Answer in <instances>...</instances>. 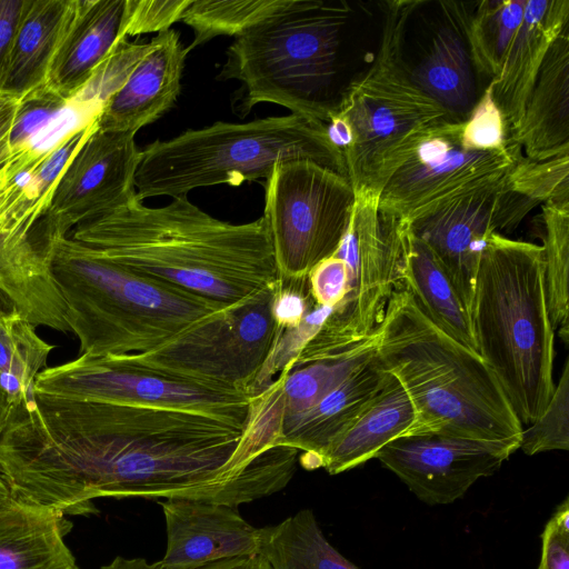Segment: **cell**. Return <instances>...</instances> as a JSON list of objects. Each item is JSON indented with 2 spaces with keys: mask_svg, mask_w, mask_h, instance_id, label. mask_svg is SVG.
Returning a JSON list of instances; mask_svg holds the SVG:
<instances>
[{
  "mask_svg": "<svg viewBox=\"0 0 569 569\" xmlns=\"http://www.w3.org/2000/svg\"><path fill=\"white\" fill-rule=\"evenodd\" d=\"M244 427L202 412L31 391L0 432V475L21 503L89 513L96 498L238 507L290 482L298 450L276 445L229 470Z\"/></svg>",
  "mask_w": 569,
  "mask_h": 569,
  "instance_id": "cell-1",
  "label": "cell"
},
{
  "mask_svg": "<svg viewBox=\"0 0 569 569\" xmlns=\"http://www.w3.org/2000/svg\"><path fill=\"white\" fill-rule=\"evenodd\" d=\"M69 237L137 274L227 307L278 283L263 217L230 223L187 196L150 208L136 194L127 204L78 224Z\"/></svg>",
  "mask_w": 569,
  "mask_h": 569,
  "instance_id": "cell-2",
  "label": "cell"
},
{
  "mask_svg": "<svg viewBox=\"0 0 569 569\" xmlns=\"http://www.w3.org/2000/svg\"><path fill=\"white\" fill-rule=\"evenodd\" d=\"M378 331L377 358L403 386L415 421L406 436L445 435L520 445L522 425L480 355L432 323L396 288Z\"/></svg>",
  "mask_w": 569,
  "mask_h": 569,
  "instance_id": "cell-3",
  "label": "cell"
},
{
  "mask_svg": "<svg viewBox=\"0 0 569 569\" xmlns=\"http://www.w3.org/2000/svg\"><path fill=\"white\" fill-rule=\"evenodd\" d=\"M470 316L478 353L521 425H531L555 390L542 246L492 233L479 259Z\"/></svg>",
  "mask_w": 569,
  "mask_h": 569,
  "instance_id": "cell-4",
  "label": "cell"
},
{
  "mask_svg": "<svg viewBox=\"0 0 569 569\" xmlns=\"http://www.w3.org/2000/svg\"><path fill=\"white\" fill-rule=\"evenodd\" d=\"M52 271L80 356L146 352L227 307L137 274L69 236L53 240Z\"/></svg>",
  "mask_w": 569,
  "mask_h": 569,
  "instance_id": "cell-5",
  "label": "cell"
},
{
  "mask_svg": "<svg viewBox=\"0 0 569 569\" xmlns=\"http://www.w3.org/2000/svg\"><path fill=\"white\" fill-rule=\"evenodd\" d=\"M310 160L348 179L342 152L328 123L297 114L244 123L217 121L156 140L142 150L134 177L137 198L184 197L216 184L267 179L276 164Z\"/></svg>",
  "mask_w": 569,
  "mask_h": 569,
  "instance_id": "cell-6",
  "label": "cell"
},
{
  "mask_svg": "<svg viewBox=\"0 0 569 569\" xmlns=\"http://www.w3.org/2000/svg\"><path fill=\"white\" fill-rule=\"evenodd\" d=\"M351 13L345 1L296 0L236 37L217 79L241 83L237 110L246 116L270 102L329 123L337 112L329 93Z\"/></svg>",
  "mask_w": 569,
  "mask_h": 569,
  "instance_id": "cell-7",
  "label": "cell"
},
{
  "mask_svg": "<svg viewBox=\"0 0 569 569\" xmlns=\"http://www.w3.org/2000/svg\"><path fill=\"white\" fill-rule=\"evenodd\" d=\"M421 1H389L373 63L341 93L337 112L352 130L345 153L355 196L380 197L432 126L455 120L413 81L405 60L406 26Z\"/></svg>",
  "mask_w": 569,
  "mask_h": 569,
  "instance_id": "cell-8",
  "label": "cell"
},
{
  "mask_svg": "<svg viewBox=\"0 0 569 569\" xmlns=\"http://www.w3.org/2000/svg\"><path fill=\"white\" fill-rule=\"evenodd\" d=\"M276 286L208 315L149 351L108 357L178 380L250 395L281 335L273 316Z\"/></svg>",
  "mask_w": 569,
  "mask_h": 569,
  "instance_id": "cell-9",
  "label": "cell"
},
{
  "mask_svg": "<svg viewBox=\"0 0 569 569\" xmlns=\"http://www.w3.org/2000/svg\"><path fill=\"white\" fill-rule=\"evenodd\" d=\"M264 212L278 281L307 279L345 237L355 191L347 178L310 160L283 161L266 179Z\"/></svg>",
  "mask_w": 569,
  "mask_h": 569,
  "instance_id": "cell-10",
  "label": "cell"
},
{
  "mask_svg": "<svg viewBox=\"0 0 569 569\" xmlns=\"http://www.w3.org/2000/svg\"><path fill=\"white\" fill-rule=\"evenodd\" d=\"M463 121L446 120L428 129L382 189L381 214L411 224L460 199L507 183L523 158L521 146L511 141L500 150L466 149Z\"/></svg>",
  "mask_w": 569,
  "mask_h": 569,
  "instance_id": "cell-11",
  "label": "cell"
},
{
  "mask_svg": "<svg viewBox=\"0 0 569 569\" xmlns=\"http://www.w3.org/2000/svg\"><path fill=\"white\" fill-rule=\"evenodd\" d=\"M33 392L79 401L128 403L207 413L246 427L252 397L178 380L123 365L112 357L79 356L38 373Z\"/></svg>",
  "mask_w": 569,
  "mask_h": 569,
  "instance_id": "cell-12",
  "label": "cell"
},
{
  "mask_svg": "<svg viewBox=\"0 0 569 569\" xmlns=\"http://www.w3.org/2000/svg\"><path fill=\"white\" fill-rule=\"evenodd\" d=\"M133 133L93 128L63 169L40 222L52 239L78 224L127 204L136 197L142 150Z\"/></svg>",
  "mask_w": 569,
  "mask_h": 569,
  "instance_id": "cell-13",
  "label": "cell"
},
{
  "mask_svg": "<svg viewBox=\"0 0 569 569\" xmlns=\"http://www.w3.org/2000/svg\"><path fill=\"white\" fill-rule=\"evenodd\" d=\"M355 198L347 231L335 253L348 264L349 292L328 320L345 335L363 337L379 327L398 282L406 223L381 214L378 198Z\"/></svg>",
  "mask_w": 569,
  "mask_h": 569,
  "instance_id": "cell-14",
  "label": "cell"
},
{
  "mask_svg": "<svg viewBox=\"0 0 569 569\" xmlns=\"http://www.w3.org/2000/svg\"><path fill=\"white\" fill-rule=\"evenodd\" d=\"M519 446L430 433L399 437L376 458L421 501L448 505L495 473Z\"/></svg>",
  "mask_w": 569,
  "mask_h": 569,
  "instance_id": "cell-15",
  "label": "cell"
},
{
  "mask_svg": "<svg viewBox=\"0 0 569 569\" xmlns=\"http://www.w3.org/2000/svg\"><path fill=\"white\" fill-rule=\"evenodd\" d=\"M537 204L508 190L506 183L460 199L410 228L435 252L470 311L487 240L495 232H512Z\"/></svg>",
  "mask_w": 569,
  "mask_h": 569,
  "instance_id": "cell-16",
  "label": "cell"
},
{
  "mask_svg": "<svg viewBox=\"0 0 569 569\" xmlns=\"http://www.w3.org/2000/svg\"><path fill=\"white\" fill-rule=\"evenodd\" d=\"M167 532L164 569H196L224 559L259 555L260 528L236 507L194 499L159 502Z\"/></svg>",
  "mask_w": 569,
  "mask_h": 569,
  "instance_id": "cell-17",
  "label": "cell"
},
{
  "mask_svg": "<svg viewBox=\"0 0 569 569\" xmlns=\"http://www.w3.org/2000/svg\"><path fill=\"white\" fill-rule=\"evenodd\" d=\"M150 42L148 52L102 102L94 116L98 129L136 134L176 103L187 48L173 29L158 33Z\"/></svg>",
  "mask_w": 569,
  "mask_h": 569,
  "instance_id": "cell-18",
  "label": "cell"
},
{
  "mask_svg": "<svg viewBox=\"0 0 569 569\" xmlns=\"http://www.w3.org/2000/svg\"><path fill=\"white\" fill-rule=\"evenodd\" d=\"M388 377L376 357L312 407L280 416L276 445L302 450L307 469L322 467L332 443L373 399Z\"/></svg>",
  "mask_w": 569,
  "mask_h": 569,
  "instance_id": "cell-19",
  "label": "cell"
},
{
  "mask_svg": "<svg viewBox=\"0 0 569 569\" xmlns=\"http://www.w3.org/2000/svg\"><path fill=\"white\" fill-rule=\"evenodd\" d=\"M126 0H77L72 21L52 60L46 87L71 103L126 41Z\"/></svg>",
  "mask_w": 569,
  "mask_h": 569,
  "instance_id": "cell-20",
  "label": "cell"
},
{
  "mask_svg": "<svg viewBox=\"0 0 569 569\" xmlns=\"http://www.w3.org/2000/svg\"><path fill=\"white\" fill-rule=\"evenodd\" d=\"M567 24L568 0H527L522 21L507 49L501 70L490 80L493 100L510 139L520 126L542 61Z\"/></svg>",
  "mask_w": 569,
  "mask_h": 569,
  "instance_id": "cell-21",
  "label": "cell"
},
{
  "mask_svg": "<svg viewBox=\"0 0 569 569\" xmlns=\"http://www.w3.org/2000/svg\"><path fill=\"white\" fill-rule=\"evenodd\" d=\"M52 243L40 234L0 229V289L36 327L69 332L67 307L52 271Z\"/></svg>",
  "mask_w": 569,
  "mask_h": 569,
  "instance_id": "cell-22",
  "label": "cell"
},
{
  "mask_svg": "<svg viewBox=\"0 0 569 569\" xmlns=\"http://www.w3.org/2000/svg\"><path fill=\"white\" fill-rule=\"evenodd\" d=\"M511 140L529 160L569 154V24L549 48Z\"/></svg>",
  "mask_w": 569,
  "mask_h": 569,
  "instance_id": "cell-23",
  "label": "cell"
},
{
  "mask_svg": "<svg viewBox=\"0 0 569 569\" xmlns=\"http://www.w3.org/2000/svg\"><path fill=\"white\" fill-rule=\"evenodd\" d=\"M446 24L411 69L417 86L443 107L455 120H466L475 106L476 88L465 27L470 13L461 2H440Z\"/></svg>",
  "mask_w": 569,
  "mask_h": 569,
  "instance_id": "cell-24",
  "label": "cell"
},
{
  "mask_svg": "<svg viewBox=\"0 0 569 569\" xmlns=\"http://www.w3.org/2000/svg\"><path fill=\"white\" fill-rule=\"evenodd\" d=\"M77 0H26L12 40L1 94L22 99L46 84L72 21Z\"/></svg>",
  "mask_w": 569,
  "mask_h": 569,
  "instance_id": "cell-25",
  "label": "cell"
},
{
  "mask_svg": "<svg viewBox=\"0 0 569 569\" xmlns=\"http://www.w3.org/2000/svg\"><path fill=\"white\" fill-rule=\"evenodd\" d=\"M397 284L411 293L432 323L478 352L469 310L435 252L408 223L402 231Z\"/></svg>",
  "mask_w": 569,
  "mask_h": 569,
  "instance_id": "cell-26",
  "label": "cell"
},
{
  "mask_svg": "<svg viewBox=\"0 0 569 569\" xmlns=\"http://www.w3.org/2000/svg\"><path fill=\"white\" fill-rule=\"evenodd\" d=\"M413 421L415 411L407 391L388 372L378 393L329 448L322 467L330 475L353 469L376 458L392 440L406 436Z\"/></svg>",
  "mask_w": 569,
  "mask_h": 569,
  "instance_id": "cell-27",
  "label": "cell"
},
{
  "mask_svg": "<svg viewBox=\"0 0 569 569\" xmlns=\"http://www.w3.org/2000/svg\"><path fill=\"white\" fill-rule=\"evenodd\" d=\"M63 515L17 502L0 511V569H71Z\"/></svg>",
  "mask_w": 569,
  "mask_h": 569,
  "instance_id": "cell-28",
  "label": "cell"
},
{
  "mask_svg": "<svg viewBox=\"0 0 569 569\" xmlns=\"http://www.w3.org/2000/svg\"><path fill=\"white\" fill-rule=\"evenodd\" d=\"M271 569H359L323 536L310 509L260 528V551Z\"/></svg>",
  "mask_w": 569,
  "mask_h": 569,
  "instance_id": "cell-29",
  "label": "cell"
},
{
  "mask_svg": "<svg viewBox=\"0 0 569 569\" xmlns=\"http://www.w3.org/2000/svg\"><path fill=\"white\" fill-rule=\"evenodd\" d=\"M54 348L21 313L0 320V388L10 410L33 390Z\"/></svg>",
  "mask_w": 569,
  "mask_h": 569,
  "instance_id": "cell-30",
  "label": "cell"
},
{
  "mask_svg": "<svg viewBox=\"0 0 569 569\" xmlns=\"http://www.w3.org/2000/svg\"><path fill=\"white\" fill-rule=\"evenodd\" d=\"M527 0H486L478 3L465 27L472 67L495 79L523 17Z\"/></svg>",
  "mask_w": 569,
  "mask_h": 569,
  "instance_id": "cell-31",
  "label": "cell"
},
{
  "mask_svg": "<svg viewBox=\"0 0 569 569\" xmlns=\"http://www.w3.org/2000/svg\"><path fill=\"white\" fill-rule=\"evenodd\" d=\"M296 0H191L180 21L193 31L187 51L220 36L238 37L293 6Z\"/></svg>",
  "mask_w": 569,
  "mask_h": 569,
  "instance_id": "cell-32",
  "label": "cell"
},
{
  "mask_svg": "<svg viewBox=\"0 0 569 569\" xmlns=\"http://www.w3.org/2000/svg\"><path fill=\"white\" fill-rule=\"evenodd\" d=\"M542 219L546 303L553 329H559V336L567 345L569 340V204L543 203Z\"/></svg>",
  "mask_w": 569,
  "mask_h": 569,
  "instance_id": "cell-33",
  "label": "cell"
},
{
  "mask_svg": "<svg viewBox=\"0 0 569 569\" xmlns=\"http://www.w3.org/2000/svg\"><path fill=\"white\" fill-rule=\"evenodd\" d=\"M507 188L538 204H569V154L542 161L523 157L509 174Z\"/></svg>",
  "mask_w": 569,
  "mask_h": 569,
  "instance_id": "cell-34",
  "label": "cell"
},
{
  "mask_svg": "<svg viewBox=\"0 0 569 569\" xmlns=\"http://www.w3.org/2000/svg\"><path fill=\"white\" fill-rule=\"evenodd\" d=\"M533 456L551 450L569 449V361L566 360L558 385L542 413L522 429L520 446Z\"/></svg>",
  "mask_w": 569,
  "mask_h": 569,
  "instance_id": "cell-35",
  "label": "cell"
},
{
  "mask_svg": "<svg viewBox=\"0 0 569 569\" xmlns=\"http://www.w3.org/2000/svg\"><path fill=\"white\" fill-rule=\"evenodd\" d=\"M69 104L46 86L20 99L10 136L12 153L36 146L33 143L36 137L51 124Z\"/></svg>",
  "mask_w": 569,
  "mask_h": 569,
  "instance_id": "cell-36",
  "label": "cell"
},
{
  "mask_svg": "<svg viewBox=\"0 0 569 569\" xmlns=\"http://www.w3.org/2000/svg\"><path fill=\"white\" fill-rule=\"evenodd\" d=\"M511 141L506 121L493 100L492 84L489 82L463 121L462 147L472 150H500L507 148Z\"/></svg>",
  "mask_w": 569,
  "mask_h": 569,
  "instance_id": "cell-37",
  "label": "cell"
},
{
  "mask_svg": "<svg viewBox=\"0 0 569 569\" xmlns=\"http://www.w3.org/2000/svg\"><path fill=\"white\" fill-rule=\"evenodd\" d=\"M191 0H126L121 26L123 39L163 32L180 21Z\"/></svg>",
  "mask_w": 569,
  "mask_h": 569,
  "instance_id": "cell-38",
  "label": "cell"
},
{
  "mask_svg": "<svg viewBox=\"0 0 569 569\" xmlns=\"http://www.w3.org/2000/svg\"><path fill=\"white\" fill-rule=\"evenodd\" d=\"M350 273L347 262L333 254L319 262L308 274L309 288L315 303L336 309L349 292Z\"/></svg>",
  "mask_w": 569,
  "mask_h": 569,
  "instance_id": "cell-39",
  "label": "cell"
},
{
  "mask_svg": "<svg viewBox=\"0 0 569 569\" xmlns=\"http://www.w3.org/2000/svg\"><path fill=\"white\" fill-rule=\"evenodd\" d=\"M316 306L308 278L278 281L274 289L273 316L281 331L297 328Z\"/></svg>",
  "mask_w": 569,
  "mask_h": 569,
  "instance_id": "cell-40",
  "label": "cell"
},
{
  "mask_svg": "<svg viewBox=\"0 0 569 569\" xmlns=\"http://www.w3.org/2000/svg\"><path fill=\"white\" fill-rule=\"evenodd\" d=\"M538 569H569V500L566 498L547 522L541 535Z\"/></svg>",
  "mask_w": 569,
  "mask_h": 569,
  "instance_id": "cell-41",
  "label": "cell"
},
{
  "mask_svg": "<svg viewBox=\"0 0 569 569\" xmlns=\"http://www.w3.org/2000/svg\"><path fill=\"white\" fill-rule=\"evenodd\" d=\"M100 569H164L160 561L148 562L143 558L117 556ZM196 569H271L261 555L214 561Z\"/></svg>",
  "mask_w": 569,
  "mask_h": 569,
  "instance_id": "cell-42",
  "label": "cell"
},
{
  "mask_svg": "<svg viewBox=\"0 0 569 569\" xmlns=\"http://www.w3.org/2000/svg\"><path fill=\"white\" fill-rule=\"evenodd\" d=\"M26 0H0V94L6 77L12 40Z\"/></svg>",
  "mask_w": 569,
  "mask_h": 569,
  "instance_id": "cell-43",
  "label": "cell"
},
{
  "mask_svg": "<svg viewBox=\"0 0 569 569\" xmlns=\"http://www.w3.org/2000/svg\"><path fill=\"white\" fill-rule=\"evenodd\" d=\"M20 100L0 94V174L12 157L10 136Z\"/></svg>",
  "mask_w": 569,
  "mask_h": 569,
  "instance_id": "cell-44",
  "label": "cell"
},
{
  "mask_svg": "<svg viewBox=\"0 0 569 569\" xmlns=\"http://www.w3.org/2000/svg\"><path fill=\"white\" fill-rule=\"evenodd\" d=\"M20 313L16 302L0 289V320Z\"/></svg>",
  "mask_w": 569,
  "mask_h": 569,
  "instance_id": "cell-45",
  "label": "cell"
},
{
  "mask_svg": "<svg viewBox=\"0 0 569 569\" xmlns=\"http://www.w3.org/2000/svg\"><path fill=\"white\" fill-rule=\"evenodd\" d=\"M18 501L12 497L9 487L0 475V511L14 506Z\"/></svg>",
  "mask_w": 569,
  "mask_h": 569,
  "instance_id": "cell-46",
  "label": "cell"
},
{
  "mask_svg": "<svg viewBox=\"0 0 569 569\" xmlns=\"http://www.w3.org/2000/svg\"><path fill=\"white\" fill-rule=\"evenodd\" d=\"M9 413H10V407L8 405L4 393L2 392V390L0 388V432L7 422Z\"/></svg>",
  "mask_w": 569,
  "mask_h": 569,
  "instance_id": "cell-47",
  "label": "cell"
},
{
  "mask_svg": "<svg viewBox=\"0 0 569 569\" xmlns=\"http://www.w3.org/2000/svg\"><path fill=\"white\" fill-rule=\"evenodd\" d=\"M71 569H79V567L76 565V566H74L73 568H71Z\"/></svg>",
  "mask_w": 569,
  "mask_h": 569,
  "instance_id": "cell-48",
  "label": "cell"
}]
</instances>
